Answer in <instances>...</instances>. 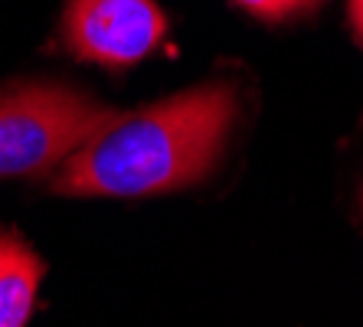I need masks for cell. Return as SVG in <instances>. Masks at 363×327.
Segmentation results:
<instances>
[{"instance_id":"cell-5","label":"cell","mask_w":363,"mask_h":327,"mask_svg":"<svg viewBox=\"0 0 363 327\" xmlns=\"http://www.w3.org/2000/svg\"><path fill=\"white\" fill-rule=\"evenodd\" d=\"M242 10H249L252 17L265 20V23H281V20L301 17V13H311L324 4V0H236Z\"/></svg>"},{"instance_id":"cell-4","label":"cell","mask_w":363,"mask_h":327,"mask_svg":"<svg viewBox=\"0 0 363 327\" xmlns=\"http://www.w3.org/2000/svg\"><path fill=\"white\" fill-rule=\"evenodd\" d=\"M36 252L10 229H0V327H23L33 314L36 292L43 282Z\"/></svg>"},{"instance_id":"cell-2","label":"cell","mask_w":363,"mask_h":327,"mask_svg":"<svg viewBox=\"0 0 363 327\" xmlns=\"http://www.w3.org/2000/svg\"><path fill=\"white\" fill-rule=\"evenodd\" d=\"M111 109L66 85H13L0 92V177L60 167L99 131Z\"/></svg>"},{"instance_id":"cell-6","label":"cell","mask_w":363,"mask_h":327,"mask_svg":"<svg viewBox=\"0 0 363 327\" xmlns=\"http://www.w3.org/2000/svg\"><path fill=\"white\" fill-rule=\"evenodd\" d=\"M350 26H354L357 43L363 46V0H350Z\"/></svg>"},{"instance_id":"cell-1","label":"cell","mask_w":363,"mask_h":327,"mask_svg":"<svg viewBox=\"0 0 363 327\" xmlns=\"http://www.w3.org/2000/svg\"><path fill=\"white\" fill-rule=\"evenodd\" d=\"M239 111L229 85H200L131 115H115L60 164L52 190L69 196H151L213 170Z\"/></svg>"},{"instance_id":"cell-3","label":"cell","mask_w":363,"mask_h":327,"mask_svg":"<svg viewBox=\"0 0 363 327\" xmlns=\"http://www.w3.org/2000/svg\"><path fill=\"white\" fill-rule=\"evenodd\" d=\"M167 33L154 0H69L60 40L82 62L128 69L151 56Z\"/></svg>"}]
</instances>
